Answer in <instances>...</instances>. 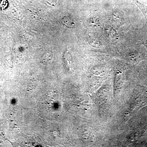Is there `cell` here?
Returning <instances> with one entry per match:
<instances>
[{
  "instance_id": "obj_1",
  "label": "cell",
  "mask_w": 147,
  "mask_h": 147,
  "mask_svg": "<svg viewBox=\"0 0 147 147\" xmlns=\"http://www.w3.org/2000/svg\"><path fill=\"white\" fill-rule=\"evenodd\" d=\"M63 60L65 67L69 72L72 73L73 71L71 54L69 49H66L63 55Z\"/></svg>"
},
{
  "instance_id": "obj_2",
  "label": "cell",
  "mask_w": 147,
  "mask_h": 147,
  "mask_svg": "<svg viewBox=\"0 0 147 147\" xmlns=\"http://www.w3.org/2000/svg\"><path fill=\"white\" fill-rule=\"evenodd\" d=\"M134 3L139 7V9L141 10L145 16V18L147 20V6L144 5V4L140 3L137 0H133Z\"/></svg>"
},
{
  "instance_id": "obj_3",
  "label": "cell",
  "mask_w": 147,
  "mask_h": 147,
  "mask_svg": "<svg viewBox=\"0 0 147 147\" xmlns=\"http://www.w3.org/2000/svg\"><path fill=\"white\" fill-rule=\"evenodd\" d=\"M63 23L66 26L69 28H71L74 25L72 18L67 16L63 18Z\"/></svg>"
},
{
  "instance_id": "obj_4",
  "label": "cell",
  "mask_w": 147,
  "mask_h": 147,
  "mask_svg": "<svg viewBox=\"0 0 147 147\" xmlns=\"http://www.w3.org/2000/svg\"><path fill=\"white\" fill-rule=\"evenodd\" d=\"M142 44L143 45H144V46H145V47H146V48L147 49V41H143V42H142Z\"/></svg>"
}]
</instances>
